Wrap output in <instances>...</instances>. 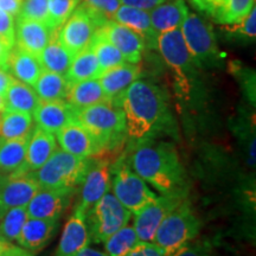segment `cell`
Here are the masks:
<instances>
[{"mask_svg": "<svg viewBox=\"0 0 256 256\" xmlns=\"http://www.w3.org/2000/svg\"><path fill=\"white\" fill-rule=\"evenodd\" d=\"M112 104L122 110L127 138L134 142L156 138L171 122L165 92L147 80H136Z\"/></svg>", "mask_w": 256, "mask_h": 256, "instance_id": "6da1fadb", "label": "cell"}, {"mask_svg": "<svg viewBox=\"0 0 256 256\" xmlns=\"http://www.w3.org/2000/svg\"><path fill=\"white\" fill-rule=\"evenodd\" d=\"M127 162L140 178L162 194H185V170L172 144L156 138L136 142Z\"/></svg>", "mask_w": 256, "mask_h": 256, "instance_id": "7a4b0ae2", "label": "cell"}, {"mask_svg": "<svg viewBox=\"0 0 256 256\" xmlns=\"http://www.w3.org/2000/svg\"><path fill=\"white\" fill-rule=\"evenodd\" d=\"M76 121L92 136L101 153L118 148L127 136L124 112L112 102L78 110Z\"/></svg>", "mask_w": 256, "mask_h": 256, "instance_id": "3957f363", "label": "cell"}, {"mask_svg": "<svg viewBox=\"0 0 256 256\" xmlns=\"http://www.w3.org/2000/svg\"><path fill=\"white\" fill-rule=\"evenodd\" d=\"M92 158H80L57 148L46 164L30 172L40 188H68L76 190L81 185Z\"/></svg>", "mask_w": 256, "mask_h": 256, "instance_id": "277c9868", "label": "cell"}, {"mask_svg": "<svg viewBox=\"0 0 256 256\" xmlns=\"http://www.w3.org/2000/svg\"><path fill=\"white\" fill-rule=\"evenodd\" d=\"M200 220L192 209L190 202L184 200L160 224L153 243L165 256H171L194 241L200 232Z\"/></svg>", "mask_w": 256, "mask_h": 256, "instance_id": "5b68a950", "label": "cell"}, {"mask_svg": "<svg viewBox=\"0 0 256 256\" xmlns=\"http://www.w3.org/2000/svg\"><path fill=\"white\" fill-rule=\"evenodd\" d=\"M110 188L112 194L132 215L156 198V194L133 171L124 156L112 165Z\"/></svg>", "mask_w": 256, "mask_h": 256, "instance_id": "8992f818", "label": "cell"}, {"mask_svg": "<svg viewBox=\"0 0 256 256\" xmlns=\"http://www.w3.org/2000/svg\"><path fill=\"white\" fill-rule=\"evenodd\" d=\"M132 214L108 191L87 214L90 242L104 243L110 236L130 223Z\"/></svg>", "mask_w": 256, "mask_h": 256, "instance_id": "52a82bcc", "label": "cell"}, {"mask_svg": "<svg viewBox=\"0 0 256 256\" xmlns=\"http://www.w3.org/2000/svg\"><path fill=\"white\" fill-rule=\"evenodd\" d=\"M156 49L168 68L174 72L179 84L185 89L191 76L194 75L197 64L185 44L180 28L159 34L156 37Z\"/></svg>", "mask_w": 256, "mask_h": 256, "instance_id": "ba28073f", "label": "cell"}, {"mask_svg": "<svg viewBox=\"0 0 256 256\" xmlns=\"http://www.w3.org/2000/svg\"><path fill=\"white\" fill-rule=\"evenodd\" d=\"M179 28L197 66L214 63L218 46L210 25L196 14H188Z\"/></svg>", "mask_w": 256, "mask_h": 256, "instance_id": "9c48e42d", "label": "cell"}, {"mask_svg": "<svg viewBox=\"0 0 256 256\" xmlns=\"http://www.w3.org/2000/svg\"><path fill=\"white\" fill-rule=\"evenodd\" d=\"M184 200H186L185 194H160L136 214L133 226L139 241L153 242L156 230L165 217Z\"/></svg>", "mask_w": 256, "mask_h": 256, "instance_id": "30bf717a", "label": "cell"}, {"mask_svg": "<svg viewBox=\"0 0 256 256\" xmlns=\"http://www.w3.org/2000/svg\"><path fill=\"white\" fill-rule=\"evenodd\" d=\"M96 28H98V25L95 18L80 2L68 20L56 30V37L75 56L89 46Z\"/></svg>", "mask_w": 256, "mask_h": 256, "instance_id": "8fae6325", "label": "cell"}, {"mask_svg": "<svg viewBox=\"0 0 256 256\" xmlns=\"http://www.w3.org/2000/svg\"><path fill=\"white\" fill-rule=\"evenodd\" d=\"M112 164L107 159L92 160L86 172L81 186V197L75 209L87 215L92 206L110 191Z\"/></svg>", "mask_w": 256, "mask_h": 256, "instance_id": "7c38bea8", "label": "cell"}, {"mask_svg": "<svg viewBox=\"0 0 256 256\" xmlns=\"http://www.w3.org/2000/svg\"><path fill=\"white\" fill-rule=\"evenodd\" d=\"M40 188L28 174H0V214L11 208L26 206Z\"/></svg>", "mask_w": 256, "mask_h": 256, "instance_id": "4fadbf2b", "label": "cell"}, {"mask_svg": "<svg viewBox=\"0 0 256 256\" xmlns=\"http://www.w3.org/2000/svg\"><path fill=\"white\" fill-rule=\"evenodd\" d=\"M74 192L68 188H40L25 206L28 218L58 220L69 206Z\"/></svg>", "mask_w": 256, "mask_h": 256, "instance_id": "5bb4252c", "label": "cell"}, {"mask_svg": "<svg viewBox=\"0 0 256 256\" xmlns=\"http://www.w3.org/2000/svg\"><path fill=\"white\" fill-rule=\"evenodd\" d=\"M57 150L55 134L46 132L40 127H34L28 139L25 159L14 174H26L42 168Z\"/></svg>", "mask_w": 256, "mask_h": 256, "instance_id": "9a60e30c", "label": "cell"}, {"mask_svg": "<svg viewBox=\"0 0 256 256\" xmlns=\"http://www.w3.org/2000/svg\"><path fill=\"white\" fill-rule=\"evenodd\" d=\"M32 116L38 127L56 134L68 124L76 121V110L66 100H40Z\"/></svg>", "mask_w": 256, "mask_h": 256, "instance_id": "2e32d148", "label": "cell"}, {"mask_svg": "<svg viewBox=\"0 0 256 256\" xmlns=\"http://www.w3.org/2000/svg\"><path fill=\"white\" fill-rule=\"evenodd\" d=\"M89 243L90 236L87 226V215L75 209L64 224L55 256H78L80 252L88 247Z\"/></svg>", "mask_w": 256, "mask_h": 256, "instance_id": "e0dca14e", "label": "cell"}, {"mask_svg": "<svg viewBox=\"0 0 256 256\" xmlns=\"http://www.w3.org/2000/svg\"><path fill=\"white\" fill-rule=\"evenodd\" d=\"M101 28L126 62L138 64L142 60L146 44L139 34L114 20H110Z\"/></svg>", "mask_w": 256, "mask_h": 256, "instance_id": "ac0fdd59", "label": "cell"}, {"mask_svg": "<svg viewBox=\"0 0 256 256\" xmlns=\"http://www.w3.org/2000/svg\"><path fill=\"white\" fill-rule=\"evenodd\" d=\"M56 142L63 151L80 158H92L101 153L95 140L78 121H72L60 130L56 134Z\"/></svg>", "mask_w": 256, "mask_h": 256, "instance_id": "d6986e66", "label": "cell"}, {"mask_svg": "<svg viewBox=\"0 0 256 256\" xmlns=\"http://www.w3.org/2000/svg\"><path fill=\"white\" fill-rule=\"evenodd\" d=\"M54 32L55 31L42 22L17 19L14 46L38 57L49 43Z\"/></svg>", "mask_w": 256, "mask_h": 256, "instance_id": "ffe728a7", "label": "cell"}, {"mask_svg": "<svg viewBox=\"0 0 256 256\" xmlns=\"http://www.w3.org/2000/svg\"><path fill=\"white\" fill-rule=\"evenodd\" d=\"M58 220L28 218L19 234V247L30 252H37L49 244L56 234Z\"/></svg>", "mask_w": 256, "mask_h": 256, "instance_id": "44dd1931", "label": "cell"}, {"mask_svg": "<svg viewBox=\"0 0 256 256\" xmlns=\"http://www.w3.org/2000/svg\"><path fill=\"white\" fill-rule=\"evenodd\" d=\"M140 68L138 64L124 62L104 72L98 78L104 92L110 102H113L121 92L139 78Z\"/></svg>", "mask_w": 256, "mask_h": 256, "instance_id": "7402d4cb", "label": "cell"}, {"mask_svg": "<svg viewBox=\"0 0 256 256\" xmlns=\"http://www.w3.org/2000/svg\"><path fill=\"white\" fill-rule=\"evenodd\" d=\"M112 20L116 22L121 25L130 28L142 37L145 44L150 48L156 49V37L158 34L153 30L150 18V12L144 10L130 8V6L120 5L115 11Z\"/></svg>", "mask_w": 256, "mask_h": 256, "instance_id": "603a6c76", "label": "cell"}, {"mask_svg": "<svg viewBox=\"0 0 256 256\" xmlns=\"http://www.w3.org/2000/svg\"><path fill=\"white\" fill-rule=\"evenodd\" d=\"M188 14L184 0H166L150 11L153 30L162 34L174 28H179Z\"/></svg>", "mask_w": 256, "mask_h": 256, "instance_id": "cb8c5ba5", "label": "cell"}, {"mask_svg": "<svg viewBox=\"0 0 256 256\" xmlns=\"http://www.w3.org/2000/svg\"><path fill=\"white\" fill-rule=\"evenodd\" d=\"M43 70L37 56L32 55L17 46L12 48L8 57V70L12 78L34 87Z\"/></svg>", "mask_w": 256, "mask_h": 256, "instance_id": "d4e9b609", "label": "cell"}, {"mask_svg": "<svg viewBox=\"0 0 256 256\" xmlns=\"http://www.w3.org/2000/svg\"><path fill=\"white\" fill-rule=\"evenodd\" d=\"M66 100L76 110L101 104V102H110L106 98L98 80H87V81L70 83Z\"/></svg>", "mask_w": 256, "mask_h": 256, "instance_id": "484cf974", "label": "cell"}, {"mask_svg": "<svg viewBox=\"0 0 256 256\" xmlns=\"http://www.w3.org/2000/svg\"><path fill=\"white\" fill-rule=\"evenodd\" d=\"M102 75L98 58L90 46L74 56L66 78L69 83H76L87 80H98Z\"/></svg>", "mask_w": 256, "mask_h": 256, "instance_id": "4316f807", "label": "cell"}, {"mask_svg": "<svg viewBox=\"0 0 256 256\" xmlns=\"http://www.w3.org/2000/svg\"><path fill=\"white\" fill-rule=\"evenodd\" d=\"M72 58V54L57 40L56 31L54 32L49 43L38 56V60L44 70L60 74V75H66Z\"/></svg>", "mask_w": 256, "mask_h": 256, "instance_id": "83f0119b", "label": "cell"}, {"mask_svg": "<svg viewBox=\"0 0 256 256\" xmlns=\"http://www.w3.org/2000/svg\"><path fill=\"white\" fill-rule=\"evenodd\" d=\"M5 110L25 112L32 114L40 102V98L34 89L26 83L18 81L14 78L10 83L8 90L4 94Z\"/></svg>", "mask_w": 256, "mask_h": 256, "instance_id": "f1b7e54d", "label": "cell"}, {"mask_svg": "<svg viewBox=\"0 0 256 256\" xmlns=\"http://www.w3.org/2000/svg\"><path fill=\"white\" fill-rule=\"evenodd\" d=\"M34 130V119L30 113L5 110L0 114V138L20 139L30 136Z\"/></svg>", "mask_w": 256, "mask_h": 256, "instance_id": "f546056e", "label": "cell"}, {"mask_svg": "<svg viewBox=\"0 0 256 256\" xmlns=\"http://www.w3.org/2000/svg\"><path fill=\"white\" fill-rule=\"evenodd\" d=\"M30 136L20 139L0 138V174H12L20 168L25 159Z\"/></svg>", "mask_w": 256, "mask_h": 256, "instance_id": "4dcf8cb0", "label": "cell"}, {"mask_svg": "<svg viewBox=\"0 0 256 256\" xmlns=\"http://www.w3.org/2000/svg\"><path fill=\"white\" fill-rule=\"evenodd\" d=\"M89 46L94 51L102 74L126 62L120 51L108 40L101 28H96Z\"/></svg>", "mask_w": 256, "mask_h": 256, "instance_id": "1f68e13d", "label": "cell"}, {"mask_svg": "<svg viewBox=\"0 0 256 256\" xmlns=\"http://www.w3.org/2000/svg\"><path fill=\"white\" fill-rule=\"evenodd\" d=\"M70 83L60 74L43 70L34 84V89L40 100H66Z\"/></svg>", "mask_w": 256, "mask_h": 256, "instance_id": "d6a6232c", "label": "cell"}, {"mask_svg": "<svg viewBox=\"0 0 256 256\" xmlns=\"http://www.w3.org/2000/svg\"><path fill=\"white\" fill-rule=\"evenodd\" d=\"M139 242L133 224L128 223L104 242V252L108 256H126Z\"/></svg>", "mask_w": 256, "mask_h": 256, "instance_id": "836d02e7", "label": "cell"}, {"mask_svg": "<svg viewBox=\"0 0 256 256\" xmlns=\"http://www.w3.org/2000/svg\"><path fill=\"white\" fill-rule=\"evenodd\" d=\"M28 218L25 206L11 208L0 216V234L10 242L17 241L19 234Z\"/></svg>", "mask_w": 256, "mask_h": 256, "instance_id": "e575fe53", "label": "cell"}, {"mask_svg": "<svg viewBox=\"0 0 256 256\" xmlns=\"http://www.w3.org/2000/svg\"><path fill=\"white\" fill-rule=\"evenodd\" d=\"M81 0H48L46 25L52 31L58 30L80 5Z\"/></svg>", "mask_w": 256, "mask_h": 256, "instance_id": "d590c367", "label": "cell"}, {"mask_svg": "<svg viewBox=\"0 0 256 256\" xmlns=\"http://www.w3.org/2000/svg\"><path fill=\"white\" fill-rule=\"evenodd\" d=\"M81 4L86 6L95 18L98 28H101L113 19L115 11L119 8L121 2L120 0H81Z\"/></svg>", "mask_w": 256, "mask_h": 256, "instance_id": "8d00e7d4", "label": "cell"}, {"mask_svg": "<svg viewBox=\"0 0 256 256\" xmlns=\"http://www.w3.org/2000/svg\"><path fill=\"white\" fill-rule=\"evenodd\" d=\"M255 6V0H228L220 24L232 25L241 22Z\"/></svg>", "mask_w": 256, "mask_h": 256, "instance_id": "74e56055", "label": "cell"}, {"mask_svg": "<svg viewBox=\"0 0 256 256\" xmlns=\"http://www.w3.org/2000/svg\"><path fill=\"white\" fill-rule=\"evenodd\" d=\"M16 19L42 22L46 24L48 0H23L20 12Z\"/></svg>", "mask_w": 256, "mask_h": 256, "instance_id": "f35d334b", "label": "cell"}, {"mask_svg": "<svg viewBox=\"0 0 256 256\" xmlns=\"http://www.w3.org/2000/svg\"><path fill=\"white\" fill-rule=\"evenodd\" d=\"M0 40L8 46L14 48L16 43V22L12 16L0 10Z\"/></svg>", "mask_w": 256, "mask_h": 256, "instance_id": "ab89813d", "label": "cell"}, {"mask_svg": "<svg viewBox=\"0 0 256 256\" xmlns=\"http://www.w3.org/2000/svg\"><path fill=\"white\" fill-rule=\"evenodd\" d=\"M229 31L234 34H241V36L252 38L254 40L256 36V8L255 6L252 8V11L246 16L238 23L232 24V28H229Z\"/></svg>", "mask_w": 256, "mask_h": 256, "instance_id": "60d3db41", "label": "cell"}, {"mask_svg": "<svg viewBox=\"0 0 256 256\" xmlns=\"http://www.w3.org/2000/svg\"><path fill=\"white\" fill-rule=\"evenodd\" d=\"M171 256H212V250L206 242H190Z\"/></svg>", "mask_w": 256, "mask_h": 256, "instance_id": "b9f144b4", "label": "cell"}, {"mask_svg": "<svg viewBox=\"0 0 256 256\" xmlns=\"http://www.w3.org/2000/svg\"><path fill=\"white\" fill-rule=\"evenodd\" d=\"M126 256H165L153 242L140 241Z\"/></svg>", "mask_w": 256, "mask_h": 256, "instance_id": "7bdbcfd3", "label": "cell"}, {"mask_svg": "<svg viewBox=\"0 0 256 256\" xmlns=\"http://www.w3.org/2000/svg\"><path fill=\"white\" fill-rule=\"evenodd\" d=\"M165 2L166 0H120L121 5L130 6V8H140L148 12Z\"/></svg>", "mask_w": 256, "mask_h": 256, "instance_id": "ee69618b", "label": "cell"}, {"mask_svg": "<svg viewBox=\"0 0 256 256\" xmlns=\"http://www.w3.org/2000/svg\"><path fill=\"white\" fill-rule=\"evenodd\" d=\"M23 0H0V10L14 18H17L20 12Z\"/></svg>", "mask_w": 256, "mask_h": 256, "instance_id": "f6af8a7d", "label": "cell"}, {"mask_svg": "<svg viewBox=\"0 0 256 256\" xmlns=\"http://www.w3.org/2000/svg\"><path fill=\"white\" fill-rule=\"evenodd\" d=\"M11 50V46H8V44L0 40V70H4V72L8 70V57Z\"/></svg>", "mask_w": 256, "mask_h": 256, "instance_id": "bcb514c9", "label": "cell"}, {"mask_svg": "<svg viewBox=\"0 0 256 256\" xmlns=\"http://www.w3.org/2000/svg\"><path fill=\"white\" fill-rule=\"evenodd\" d=\"M0 256H32L30 252L25 250L24 248L17 247L14 244H10L8 248H5L4 250L0 252Z\"/></svg>", "mask_w": 256, "mask_h": 256, "instance_id": "7dc6e473", "label": "cell"}, {"mask_svg": "<svg viewBox=\"0 0 256 256\" xmlns=\"http://www.w3.org/2000/svg\"><path fill=\"white\" fill-rule=\"evenodd\" d=\"M12 76L10 75L8 72H4V70H0V94L4 95L6 90H8L10 83L12 81Z\"/></svg>", "mask_w": 256, "mask_h": 256, "instance_id": "c3c4849f", "label": "cell"}, {"mask_svg": "<svg viewBox=\"0 0 256 256\" xmlns=\"http://www.w3.org/2000/svg\"><path fill=\"white\" fill-rule=\"evenodd\" d=\"M78 256H108L104 252L98 250V249L92 248V247H86L83 250H81L78 254Z\"/></svg>", "mask_w": 256, "mask_h": 256, "instance_id": "681fc988", "label": "cell"}, {"mask_svg": "<svg viewBox=\"0 0 256 256\" xmlns=\"http://www.w3.org/2000/svg\"><path fill=\"white\" fill-rule=\"evenodd\" d=\"M12 242L8 241V240H5L4 238L2 236V234H0V252H2V250H4L5 248H8L10 244H11Z\"/></svg>", "mask_w": 256, "mask_h": 256, "instance_id": "f907efd6", "label": "cell"}, {"mask_svg": "<svg viewBox=\"0 0 256 256\" xmlns=\"http://www.w3.org/2000/svg\"><path fill=\"white\" fill-rule=\"evenodd\" d=\"M5 110V98L4 95L0 94V114Z\"/></svg>", "mask_w": 256, "mask_h": 256, "instance_id": "816d5d0a", "label": "cell"}, {"mask_svg": "<svg viewBox=\"0 0 256 256\" xmlns=\"http://www.w3.org/2000/svg\"><path fill=\"white\" fill-rule=\"evenodd\" d=\"M190 2H191V4L194 6V8H196L197 10H200V5H202V2H203V0H190Z\"/></svg>", "mask_w": 256, "mask_h": 256, "instance_id": "f5cc1de1", "label": "cell"}, {"mask_svg": "<svg viewBox=\"0 0 256 256\" xmlns=\"http://www.w3.org/2000/svg\"><path fill=\"white\" fill-rule=\"evenodd\" d=\"M0 216H2V214H0Z\"/></svg>", "mask_w": 256, "mask_h": 256, "instance_id": "db71d44e", "label": "cell"}]
</instances>
